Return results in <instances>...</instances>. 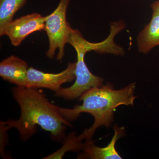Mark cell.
Wrapping results in <instances>:
<instances>
[{
  "label": "cell",
  "instance_id": "obj_1",
  "mask_svg": "<svg viewBox=\"0 0 159 159\" xmlns=\"http://www.w3.org/2000/svg\"><path fill=\"white\" fill-rule=\"evenodd\" d=\"M36 89L16 87L13 97L19 105L21 115L18 120L1 122L8 129H16L23 141L29 140L37 132V126L48 131L55 141H61L67 126L72 125L60 113L58 107L51 103Z\"/></svg>",
  "mask_w": 159,
  "mask_h": 159
},
{
  "label": "cell",
  "instance_id": "obj_2",
  "mask_svg": "<svg viewBox=\"0 0 159 159\" xmlns=\"http://www.w3.org/2000/svg\"><path fill=\"white\" fill-rule=\"evenodd\" d=\"M135 83L130 84L121 89L115 90L110 83L105 85L93 88L83 94L79 100L81 105H76L73 108L58 107L60 113L67 120L77 119L83 113L93 117V125L78 136L80 141H92L96 130L101 126L108 128L113 122L114 113L121 105H133L136 97L134 95Z\"/></svg>",
  "mask_w": 159,
  "mask_h": 159
},
{
  "label": "cell",
  "instance_id": "obj_3",
  "mask_svg": "<svg viewBox=\"0 0 159 159\" xmlns=\"http://www.w3.org/2000/svg\"><path fill=\"white\" fill-rule=\"evenodd\" d=\"M68 43L70 44L77 53L75 67V81L71 86L61 88L55 92V96L67 100L79 98L83 94L93 88L101 86L103 79L94 75L86 65L84 57L88 52L98 49V43L89 42L84 38L77 29L70 28Z\"/></svg>",
  "mask_w": 159,
  "mask_h": 159
},
{
  "label": "cell",
  "instance_id": "obj_4",
  "mask_svg": "<svg viewBox=\"0 0 159 159\" xmlns=\"http://www.w3.org/2000/svg\"><path fill=\"white\" fill-rule=\"evenodd\" d=\"M70 0H60L56 9L48 15L44 30L48 38L49 48L47 56L52 59L58 50L57 59L61 61L67 43L71 27L66 20V11Z\"/></svg>",
  "mask_w": 159,
  "mask_h": 159
},
{
  "label": "cell",
  "instance_id": "obj_5",
  "mask_svg": "<svg viewBox=\"0 0 159 159\" xmlns=\"http://www.w3.org/2000/svg\"><path fill=\"white\" fill-rule=\"evenodd\" d=\"M76 62L70 63L64 70L58 74L47 73L34 68L28 69L27 86L29 88H45L57 92L61 86L76 78Z\"/></svg>",
  "mask_w": 159,
  "mask_h": 159
},
{
  "label": "cell",
  "instance_id": "obj_6",
  "mask_svg": "<svg viewBox=\"0 0 159 159\" xmlns=\"http://www.w3.org/2000/svg\"><path fill=\"white\" fill-rule=\"evenodd\" d=\"M48 17V15L43 16L37 13L25 16L9 23L0 33V35L8 36L11 44L17 47L29 34L44 30Z\"/></svg>",
  "mask_w": 159,
  "mask_h": 159
},
{
  "label": "cell",
  "instance_id": "obj_7",
  "mask_svg": "<svg viewBox=\"0 0 159 159\" xmlns=\"http://www.w3.org/2000/svg\"><path fill=\"white\" fill-rule=\"evenodd\" d=\"M28 68L27 62L14 55L0 63V76L20 87H26Z\"/></svg>",
  "mask_w": 159,
  "mask_h": 159
},
{
  "label": "cell",
  "instance_id": "obj_8",
  "mask_svg": "<svg viewBox=\"0 0 159 159\" xmlns=\"http://www.w3.org/2000/svg\"><path fill=\"white\" fill-rule=\"evenodd\" d=\"M114 135L111 142L107 146L99 147L96 146L93 141H86L83 152L78 158L93 159H122L116 148V143L124 134V128L115 125Z\"/></svg>",
  "mask_w": 159,
  "mask_h": 159
},
{
  "label": "cell",
  "instance_id": "obj_9",
  "mask_svg": "<svg viewBox=\"0 0 159 159\" xmlns=\"http://www.w3.org/2000/svg\"><path fill=\"white\" fill-rule=\"evenodd\" d=\"M151 7L152 10L151 20L137 38L139 51L145 54L159 45V0L152 3Z\"/></svg>",
  "mask_w": 159,
  "mask_h": 159
},
{
  "label": "cell",
  "instance_id": "obj_10",
  "mask_svg": "<svg viewBox=\"0 0 159 159\" xmlns=\"http://www.w3.org/2000/svg\"><path fill=\"white\" fill-rule=\"evenodd\" d=\"M27 0H0V33L13 20L15 14Z\"/></svg>",
  "mask_w": 159,
  "mask_h": 159
},
{
  "label": "cell",
  "instance_id": "obj_11",
  "mask_svg": "<svg viewBox=\"0 0 159 159\" xmlns=\"http://www.w3.org/2000/svg\"><path fill=\"white\" fill-rule=\"evenodd\" d=\"M84 145V143H82L78 136L75 135V134L72 133L65 140V143L62 148L55 153L59 152L60 153V155H61V157L64 152L67 151H77L83 149Z\"/></svg>",
  "mask_w": 159,
  "mask_h": 159
},
{
  "label": "cell",
  "instance_id": "obj_12",
  "mask_svg": "<svg viewBox=\"0 0 159 159\" xmlns=\"http://www.w3.org/2000/svg\"></svg>",
  "mask_w": 159,
  "mask_h": 159
}]
</instances>
